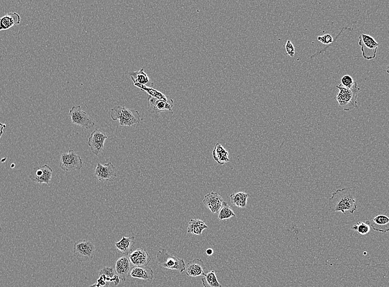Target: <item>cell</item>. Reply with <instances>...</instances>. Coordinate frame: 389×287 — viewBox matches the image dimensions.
Returning a JSON list of instances; mask_svg holds the SVG:
<instances>
[{"label": "cell", "instance_id": "cell-1", "mask_svg": "<svg viewBox=\"0 0 389 287\" xmlns=\"http://www.w3.org/2000/svg\"><path fill=\"white\" fill-rule=\"evenodd\" d=\"M328 205L333 212L354 214L358 207L356 190L350 187L338 190L330 198Z\"/></svg>", "mask_w": 389, "mask_h": 287}, {"label": "cell", "instance_id": "cell-2", "mask_svg": "<svg viewBox=\"0 0 389 287\" xmlns=\"http://www.w3.org/2000/svg\"><path fill=\"white\" fill-rule=\"evenodd\" d=\"M339 92L334 98L338 101L339 107L345 111H349L358 107L357 97L360 91V88L356 85L352 88H346L340 85L336 86Z\"/></svg>", "mask_w": 389, "mask_h": 287}, {"label": "cell", "instance_id": "cell-3", "mask_svg": "<svg viewBox=\"0 0 389 287\" xmlns=\"http://www.w3.org/2000/svg\"><path fill=\"white\" fill-rule=\"evenodd\" d=\"M111 118L114 121L119 120L120 126L128 127L140 123L142 120L138 111L122 106H114L112 109Z\"/></svg>", "mask_w": 389, "mask_h": 287}, {"label": "cell", "instance_id": "cell-4", "mask_svg": "<svg viewBox=\"0 0 389 287\" xmlns=\"http://www.w3.org/2000/svg\"><path fill=\"white\" fill-rule=\"evenodd\" d=\"M156 260L158 264L166 269L177 270L180 273L186 270V265L183 259L174 257L164 249L157 253Z\"/></svg>", "mask_w": 389, "mask_h": 287}, {"label": "cell", "instance_id": "cell-5", "mask_svg": "<svg viewBox=\"0 0 389 287\" xmlns=\"http://www.w3.org/2000/svg\"><path fill=\"white\" fill-rule=\"evenodd\" d=\"M96 248L93 242L80 240L73 246V253L78 262L84 263L91 261L96 253Z\"/></svg>", "mask_w": 389, "mask_h": 287}, {"label": "cell", "instance_id": "cell-6", "mask_svg": "<svg viewBox=\"0 0 389 287\" xmlns=\"http://www.w3.org/2000/svg\"><path fill=\"white\" fill-rule=\"evenodd\" d=\"M60 168L66 172L80 171L82 167V161L80 155L74 151L70 150L68 152L62 153L60 156Z\"/></svg>", "mask_w": 389, "mask_h": 287}, {"label": "cell", "instance_id": "cell-7", "mask_svg": "<svg viewBox=\"0 0 389 287\" xmlns=\"http://www.w3.org/2000/svg\"><path fill=\"white\" fill-rule=\"evenodd\" d=\"M359 39L358 44L364 58L368 60L375 59L380 43L372 36L365 34H361Z\"/></svg>", "mask_w": 389, "mask_h": 287}, {"label": "cell", "instance_id": "cell-8", "mask_svg": "<svg viewBox=\"0 0 389 287\" xmlns=\"http://www.w3.org/2000/svg\"><path fill=\"white\" fill-rule=\"evenodd\" d=\"M70 116L73 124L86 129H90L94 126V122L89 117L86 112L82 110L80 106H73L70 110Z\"/></svg>", "mask_w": 389, "mask_h": 287}, {"label": "cell", "instance_id": "cell-9", "mask_svg": "<svg viewBox=\"0 0 389 287\" xmlns=\"http://www.w3.org/2000/svg\"><path fill=\"white\" fill-rule=\"evenodd\" d=\"M107 139V135L101 130L98 129L94 130L88 138V144L94 155H98L102 152Z\"/></svg>", "mask_w": 389, "mask_h": 287}, {"label": "cell", "instance_id": "cell-10", "mask_svg": "<svg viewBox=\"0 0 389 287\" xmlns=\"http://www.w3.org/2000/svg\"><path fill=\"white\" fill-rule=\"evenodd\" d=\"M96 175L99 181L112 182L117 177L114 166L112 163L104 165L98 163L96 169Z\"/></svg>", "mask_w": 389, "mask_h": 287}, {"label": "cell", "instance_id": "cell-11", "mask_svg": "<svg viewBox=\"0 0 389 287\" xmlns=\"http://www.w3.org/2000/svg\"><path fill=\"white\" fill-rule=\"evenodd\" d=\"M131 264L134 267L136 266H147L150 262L152 258L146 250L139 248L131 252L128 256Z\"/></svg>", "mask_w": 389, "mask_h": 287}, {"label": "cell", "instance_id": "cell-12", "mask_svg": "<svg viewBox=\"0 0 389 287\" xmlns=\"http://www.w3.org/2000/svg\"><path fill=\"white\" fill-rule=\"evenodd\" d=\"M52 175V169L48 165H44L36 170L34 175H30V178L36 183L46 184L50 186Z\"/></svg>", "mask_w": 389, "mask_h": 287}, {"label": "cell", "instance_id": "cell-13", "mask_svg": "<svg viewBox=\"0 0 389 287\" xmlns=\"http://www.w3.org/2000/svg\"><path fill=\"white\" fill-rule=\"evenodd\" d=\"M224 202L223 198L216 192H210L205 195L203 203L212 213L219 212Z\"/></svg>", "mask_w": 389, "mask_h": 287}, {"label": "cell", "instance_id": "cell-14", "mask_svg": "<svg viewBox=\"0 0 389 287\" xmlns=\"http://www.w3.org/2000/svg\"><path fill=\"white\" fill-rule=\"evenodd\" d=\"M132 266L128 256H125V257L120 258L116 261L115 272L116 273L120 280L125 281L130 275V271L133 268Z\"/></svg>", "mask_w": 389, "mask_h": 287}, {"label": "cell", "instance_id": "cell-15", "mask_svg": "<svg viewBox=\"0 0 389 287\" xmlns=\"http://www.w3.org/2000/svg\"><path fill=\"white\" fill-rule=\"evenodd\" d=\"M186 275L188 277L196 278L198 276H204V270L206 266L202 259L194 258L186 265Z\"/></svg>", "mask_w": 389, "mask_h": 287}, {"label": "cell", "instance_id": "cell-16", "mask_svg": "<svg viewBox=\"0 0 389 287\" xmlns=\"http://www.w3.org/2000/svg\"><path fill=\"white\" fill-rule=\"evenodd\" d=\"M130 275L132 278L150 281L154 279V271L148 266L132 268Z\"/></svg>", "mask_w": 389, "mask_h": 287}, {"label": "cell", "instance_id": "cell-17", "mask_svg": "<svg viewBox=\"0 0 389 287\" xmlns=\"http://www.w3.org/2000/svg\"><path fill=\"white\" fill-rule=\"evenodd\" d=\"M368 222L370 227L374 231L386 233L389 231V219L386 216H376Z\"/></svg>", "mask_w": 389, "mask_h": 287}, {"label": "cell", "instance_id": "cell-18", "mask_svg": "<svg viewBox=\"0 0 389 287\" xmlns=\"http://www.w3.org/2000/svg\"><path fill=\"white\" fill-rule=\"evenodd\" d=\"M20 16L16 12H10L0 18V31L8 30L14 25L20 24Z\"/></svg>", "mask_w": 389, "mask_h": 287}, {"label": "cell", "instance_id": "cell-19", "mask_svg": "<svg viewBox=\"0 0 389 287\" xmlns=\"http://www.w3.org/2000/svg\"><path fill=\"white\" fill-rule=\"evenodd\" d=\"M148 102L152 110L156 112H171L172 111L173 102L170 103L169 102L160 100L151 96L148 98Z\"/></svg>", "mask_w": 389, "mask_h": 287}, {"label": "cell", "instance_id": "cell-20", "mask_svg": "<svg viewBox=\"0 0 389 287\" xmlns=\"http://www.w3.org/2000/svg\"><path fill=\"white\" fill-rule=\"evenodd\" d=\"M134 237H125L115 243V248L122 254L128 256L132 252L134 245Z\"/></svg>", "mask_w": 389, "mask_h": 287}, {"label": "cell", "instance_id": "cell-21", "mask_svg": "<svg viewBox=\"0 0 389 287\" xmlns=\"http://www.w3.org/2000/svg\"><path fill=\"white\" fill-rule=\"evenodd\" d=\"M229 153L227 150L220 143L216 144L212 152L213 158L214 161L220 165L228 163L230 161L228 158Z\"/></svg>", "mask_w": 389, "mask_h": 287}, {"label": "cell", "instance_id": "cell-22", "mask_svg": "<svg viewBox=\"0 0 389 287\" xmlns=\"http://www.w3.org/2000/svg\"><path fill=\"white\" fill-rule=\"evenodd\" d=\"M134 83H138L140 85L146 86L148 84L154 86V83L150 81V77L144 71V69L142 68L139 71L129 72Z\"/></svg>", "mask_w": 389, "mask_h": 287}, {"label": "cell", "instance_id": "cell-23", "mask_svg": "<svg viewBox=\"0 0 389 287\" xmlns=\"http://www.w3.org/2000/svg\"><path fill=\"white\" fill-rule=\"evenodd\" d=\"M206 224L200 219H191L188 223V233H192L197 236L201 235L204 229H208Z\"/></svg>", "mask_w": 389, "mask_h": 287}, {"label": "cell", "instance_id": "cell-24", "mask_svg": "<svg viewBox=\"0 0 389 287\" xmlns=\"http://www.w3.org/2000/svg\"><path fill=\"white\" fill-rule=\"evenodd\" d=\"M102 279L108 283H113L114 286L120 284V279L118 275H116L115 271L112 268L105 267L99 273Z\"/></svg>", "mask_w": 389, "mask_h": 287}, {"label": "cell", "instance_id": "cell-25", "mask_svg": "<svg viewBox=\"0 0 389 287\" xmlns=\"http://www.w3.org/2000/svg\"><path fill=\"white\" fill-rule=\"evenodd\" d=\"M250 195L244 192H240L230 195V200L232 204L239 208H244L246 206L247 199Z\"/></svg>", "mask_w": 389, "mask_h": 287}, {"label": "cell", "instance_id": "cell-26", "mask_svg": "<svg viewBox=\"0 0 389 287\" xmlns=\"http://www.w3.org/2000/svg\"><path fill=\"white\" fill-rule=\"evenodd\" d=\"M204 287H222L215 274L214 270L210 271L202 280Z\"/></svg>", "mask_w": 389, "mask_h": 287}, {"label": "cell", "instance_id": "cell-27", "mask_svg": "<svg viewBox=\"0 0 389 287\" xmlns=\"http://www.w3.org/2000/svg\"><path fill=\"white\" fill-rule=\"evenodd\" d=\"M134 85L140 88L141 90H143L146 92L147 93L149 94L150 96L158 99V100H160L168 102V98L164 94L159 91L154 89L153 88L147 86L140 85L138 83H134Z\"/></svg>", "mask_w": 389, "mask_h": 287}, {"label": "cell", "instance_id": "cell-28", "mask_svg": "<svg viewBox=\"0 0 389 287\" xmlns=\"http://www.w3.org/2000/svg\"><path fill=\"white\" fill-rule=\"evenodd\" d=\"M236 216L232 208L228 205L227 202L224 201L222 207L220 208L218 213V219L220 220H226V219Z\"/></svg>", "mask_w": 389, "mask_h": 287}, {"label": "cell", "instance_id": "cell-29", "mask_svg": "<svg viewBox=\"0 0 389 287\" xmlns=\"http://www.w3.org/2000/svg\"><path fill=\"white\" fill-rule=\"evenodd\" d=\"M354 231L358 233L362 236H365L370 233L371 227L368 221L365 222H359L352 228Z\"/></svg>", "mask_w": 389, "mask_h": 287}, {"label": "cell", "instance_id": "cell-30", "mask_svg": "<svg viewBox=\"0 0 389 287\" xmlns=\"http://www.w3.org/2000/svg\"><path fill=\"white\" fill-rule=\"evenodd\" d=\"M357 84L356 82H354L353 78L350 75H344L341 79V86H342L346 88H352L356 86Z\"/></svg>", "mask_w": 389, "mask_h": 287}, {"label": "cell", "instance_id": "cell-31", "mask_svg": "<svg viewBox=\"0 0 389 287\" xmlns=\"http://www.w3.org/2000/svg\"><path fill=\"white\" fill-rule=\"evenodd\" d=\"M318 39L320 43L325 45L332 44L334 40L332 35L330 34H324L322 36H318Z\"/></svg>", "mask_w": 389, "mask_h": 287}, {"label": "cell", "instance_id": "cell-32", "mask_svg": "<svg viewBox=\"0 0 389 287\" xmlns=\"http://www.w3.org/2000/svg\"><path fill=\"white\" fill-rule=\"evenodd\" d=\"M286 50L287 55L290 57H294V55H295V47H294L290 40H287L286 44Z\"/></svg>", "mask_w": 389, "mask_h": 287}, {"label": "cell", "instance_id": "cell-33", "mask_svg": "<svg viewBox=\"0 0 389 287\" xmlns=\"http://www.w3.org/2000/svg\"><path fill=\"white\" fill-rule=\"evenodd\" d=\"M90 287H110V284L108 282L105 281L102 276H100L96 283Z\"/></svg>", "mask_w": 389, "mask_h": 287}, {"label": "cell", "instance_id": "cell-34", "mask_svg": "<svg viewBox=\"0 0 389 287\" xmlns=\"http://www.w3.org/2000/svg\"><path fill=\"white\" fill-rule=\"evenodd\" d=\"M6 127V124L0 123V138H1L2 136L4 129Z\"/></svg>", "mask_w": 389, "mask_h": 287}, {"label": "cell", "instance_id": "cell-35", "mask_svg": "<svg viewBox=\"0 0 389 287\" xmlns=\"http://www.w3.org/2000/svg\"><path fill=\"white\" fill-rule=\"evenodd\" d=\"M206 254L208 256H212L214 254V250L212 249H208L206 250Z\"/></svg>", "mask_w": 389, "mask_h": 287}]
</instances>
